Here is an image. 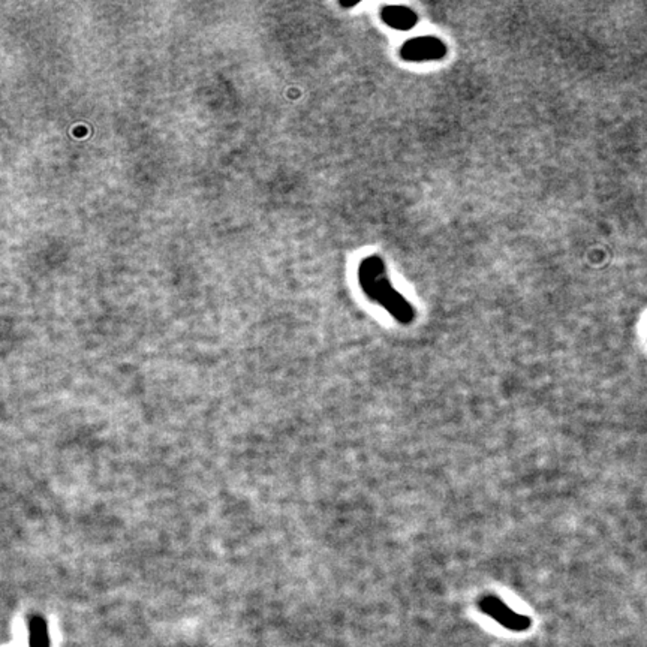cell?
Masks as SVG:
<instances>
[{
	"instance_id": "cell-4",
	"label": "cell",
	"mask_w": 647,
	"mask_h": 647,
	"mask_svg": "<svg viewBox=\"0 0 647 647\" xmlns=\"http://www.w3.org/2000/svg\"><path fill=\"white\" fill-rule=\"evenodd\" d=\"M381 19L387 26L396 30H409L417 24L418 17L406 6H385L381 11Z\"/></svg>"
},
{
	"instance_id": "cell-1",
	"label": "cell",
	"mask_w": 647,
	"mask_h": 647,
	"mask_svg": "<svg viewBox=\"0 0 647 647\" xmlns=\"http://www.w3.org/2000/svg\"><path fill=\"white\" fill-rule=\"evenodd\" d=\"M358 281L363 292L373 303L384 307L397 323L404 325L414 323V306L397 290H394L387 273V266L378 255L363 259L358 267Z\"/></svg>"
},
{
	"instance_id": "cell-3",
	"label": "cell",
	"mask_w": 647,
	"mask_h": 647,
	"mask_svg": "<svg viewBox=\"0 0 647 647\" xmlns=\"http://www.w3.org/2000/svg\"><path fill=\"white\" fill-rule=\"evenodd\" d=\"M446 56V43L431 35L409 39L400 48V57L406 61H437Z\"/></svg>"
},
{
	"instance_id": "cell-2",
	"label": "cell",
	"mask_w": 647,
	"mask_h": 647,
	"mask_svg": "<svg viewBox=\"0 0 647 647\" xmlns=\"http://www.w3.org/2000/svg\"><path fill=\"white\" fill-rule=\"evenodd\" d=\"M479 607L484 615L496 620L497 624H501L504 628L510 631H526L530 628V619L526 616L519 615L514 610L510 609L505 602H502L501 598L495 595H486L479 600Z\"/></svg>"
}]
</instances>
